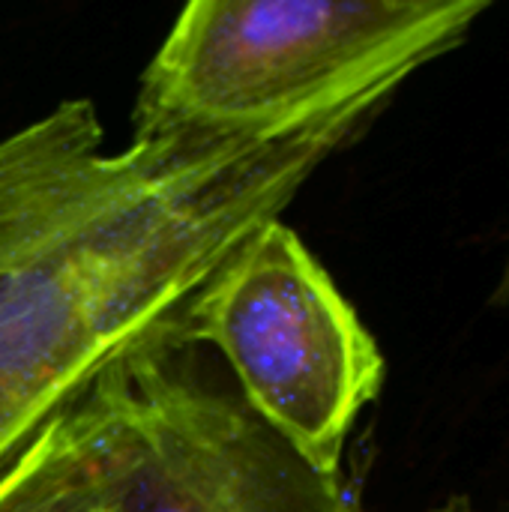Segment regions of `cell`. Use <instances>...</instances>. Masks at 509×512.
Masks as SVG:
<instances>
[{
  "label": "cell",
  "instance_id": "obj_1",
  "mask_svg": "<svg viewBox=\"0 0 509 512\" xmlns=\"http://www.w3.org/2000/svg\"><path fill=\"white\" fill-rule=\"evenodd\" d=\"M387 93L264 129H174L105 153L93 102L0 141V471L117 363L180 351L198 291Z\"/></svg>",
  "mask_w": 509,
  "mask_h": 512
},
{
  "label": "cell",
  "instance_id": "obj_2",
  "mask_svg": "<svg viewBox=\"0 0 509 512\" xmlns=\"http://www.w3.org/2000/svg\"><path fill=\"white\" fill-rule=\"evenodd\" d=\"M489 0H195L144 69L135 138L264 129L387 93L453 51Z\"/></svg>",
  "mask_w": 509,
  "mask_h": 512
},
{
  "label": "cell",
  "instance_id": "obj_3",
  "mask_svg": "<svg viewBox=\"0 0 509 512\" xmlns=\"http://www.w3.org/2000/svg\"><path fill=\"white\" fill-rule=\"evenodd\" d=\"M186 345H213L243 402L315 471L342 477L348 432L384 387V354L303 240L273 219L198 291Z\"/></svg>",
  "mask_w": 509,
  "mask_h": 512
},
{
  "label": "cell",
  "instance_id": "obj_4",
  "mask_svg": "<svg viewBox=\"0 0 509 512\" xmlns=\"http://www.w3.org/2000/svg\"><path fill=\"white\" fill-rule=\"evenodd\" d=\"M111 512H360L342 477L315 471L243 399L144 351L81 399Z\"/></svg>",
  "mask_w": 509,
  "mask_h": 512
},
{
  "label": "cell",
  "instance_id": "obj_5",
  "mask_svg": "<svg viewBox=\"0 0 509 512\" xmlns=\"http://www.w3.org/2000/svg\"><path fill=\"white\" fill-rule=\"evenodd\" d=\"M0 512H111L84 402L42 426L0 471Z\"/></svg>",
  "mask_w": 509,
  "mask_h": 512
},
{
  "label": "cell",
  "instance_id": "obj_6",
  "mask_svg": "<svg viewBox=\"0 0 509 512\" xmlns=\"http://www.w3.org/2000/svg\"><path fill=\"white\" fill-rule=\"evenodd\" d=\"M492 306L509 309V255L507 261H504V273H501V279H498V285L492 291Z\"/></svg>",
  "mask_w": 509,
  "mask_h": 512
},
{
  "label": "cell",
  "instance_id": "obj_7",
  "mask_svg": "<svg viewBox=\"0 0 509 512\" xmlns=\"http://www.w3.org/2000/svg\"><path fill=\"white\" fill-rule=\"evenodd\" d=\"M423 512H480L468 498H462V495H453V498H447L444 504H438V507H432V510H423Z\"/></svg>",
  "mask_w": 509,
  "mask_h": 512
}]
</instances>
